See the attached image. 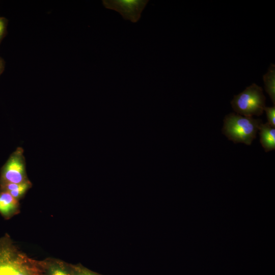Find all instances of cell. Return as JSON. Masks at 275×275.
Returning <instances> with one entry per match:
<instances>
[{
    "instance_id": "cell-1",
    "label": "cell",
    "mask_w": 275,
    "mask_h": 275,
    "mask_svg": "<svg viewBox=\"0 0 275 275\" xmlns=\"http://www.w3.org/2000/svg\"><path fill=\"white\" fill-rule=\"evenodd\" d=\"M0 275H44L43 261L29 257L5 235L0 238Z\"/></svg>"
},
{
    "instance_id": "cell-2",
    "label": "cell",
    "mask_w": 275,
    "mask_h": 275,
    "mask_svg": "<svg viewBox=\"0 0 275 275\" xmlns=\"http://www.w3.org/2000/svg\"><path fill=\"white\" fill-rule=\"evenodd\" d=\"M224 122L222 132L229 140L247 145H250L256 138L260 125L262 123L260 119L242 117L235 113L227 115Z\"/></svg>"
},
{
    "instance_id": "cell-3",
    "label": "cell",
    "mask_w": 275,
    "mask_h": 275,
    "mask_svg": "<svg viewBox=\"0 0 275 275\" xmlns=\"http://www.w3.org/2000/svg\"><path fill=\"white\" fill-rule=\"evenodd\" d=\"M231 103L234 111L238 114L248 117L259 116L263 114L265 107V97L262 88L253 84L234 96Z\"/></svg>"
},
{
    "instance_id": "cell-4",
    "label": "cell",
    "mask_w": 275,
    "mask_h": 275,
    "mask_svg": "<svg viewBox=\"0 0 275 275\" xmlns=\"http://www.w3.org/2000/svg\"><path fill=\"white\" fill-rule=\"evenodd\" d=\"M29 180L26 171L25 160L23 149L18 147L13 152L3 167L0 184L21 183Z\"/></svg>"
},
{
    "instance_id": "cell-5",
    "label": "cell",
    "mask_w": 275,
    "mask_h": 275,
    "mask_svg": "<svg viewBox=\"0 0 275 275\" xmlns=\"http://www.w3.org/2000/svg\"><path fill=\"white\" fill-rule=\"evenodd\" d=\"M148 0H103V6L119 13L125 20L138 22Z\"/></svg>"
},
{
    "instance_id": "cell-6",
    "label": "cell",
    "mask_w": 275,
    "mask_h": 275,
    "mask_svg": "<svg viewBox=\"0 0 275 275\" xmlns=\"http://www.w3.org/2000/svg\"><path fill=\"white\" fill-rule=\"evenodd\" d=\"M18 200L9 192L0 191V213L6 218H9L19 211Z\"/></svg>"
},
{
    "instance_id": "cell-7",
    "label": "cell",
    "mask_w": 275,
    "mask_h": 275,
    "mask_svg": "<svg viewBox=\"0 0 275 275\" xmlns=\"http://www.w3.org/2000/svg\"><path fill=\"white\" fill-rule=\"evenodd\" d=\"M44 275H71L70 264L61 260L48 258L43 260Z\"/></svg>"
},
{
    "instance_id": "cell-8",
    "label": "cell",
    "mask_w": 275,
    "mask_h": 275,
    "mask_svg": "<svg viewBox=\"0 0 275 275\" xmlns=\"http://www.w3.org/2000/svg\"><path fill=\"white\" fill-rule=\"evenodd\" d=\"M260 141L265 152L275 149V129L268 123L260 125Z\"/></svg>"
},
{
    "instance_id": "cell-9",
    "label": "cell",
    "mask_w": 275,
    "mask_h": 275,
    "mask_svg": "<svg viewBox=\"0 0 275 275\" xmlns=\"http://www.w3.org/2000/svg\"><path fill=\"white\" fill-rule=\"evenodd\" d=\"M1 190L9 192L14 198L19 200L31 187L32 183L30 180L21 183L0 184Z\"/></svg>"
},
{
    "instance_id": "cell-10",
    "label": "cell",
    "mask_w": 275,
    "mask_h": 275,
    "mask_svg": "<svg viewBox=\"0 0 275 275\" xmlns=\"http://www.w3.org/2000/svg\"><path fill=\"white\" fill-rule=\"evenodd\" d=\"M266 92L269 95L273 104H275V66L271 64L267 72L263 75Z\"/></svg>"
},
{
    "instance_id": "cell-11",
    "label": "cell",
    "mask_w": 275,
    "mask_h": 275,
    "mask_svg": "<svg viewBox=\"0 0 275 275\" xmlns=\"http://www.w3.org/2000/svg\"><path fill=\"white\" fill-rule=\"evenodd\" d=\"M71 275H102L93 271L80 264H70Z\"/></svg>"
},
{
    "instance_id": "cell-12",
    "label": "cell",
    "mask_w": 275,
    "mask_h": 275,
    "mask_svg": "<svg viewBox=\"0 0 275 275\" xmlns=\"http://www.w3.org/2000/svg\"><path fill=\"white\" fill-rule=\"evenodd\" d=\"M264 111L266 112L267 122L271 126H275V107H265Z\"/></svg>"
},
{
    "instance_id": "cell-13",
    "label": "cell",
    "mask_w": 275,
    "mask_h": 275,
    "mask_svg": "<svg viewBox=\"0 0 275 275\" xmlns=\"http://www.w3.org/2000/svg\"><path fill=\"white\" fill-rule=\"evenodd\" d=\"M7 23L6 18L0 17V42L6 33Z\"/></svg>"
},
{
    "instance_id": "cell-14",
    "label": "cell",
    "mask_w": 275,
    "mask_h": 275,
    "mask_svg": "<svg viewBox=\"0 0 275 275\" xmlns=\"http://www.w3.org/2000/svg\"><path fill=\"white\" fill-rule=\"evenodd\" d=\"M4 68V62L2 58H0V75L2 74Z\"/></svg>"
}]
</instances>
